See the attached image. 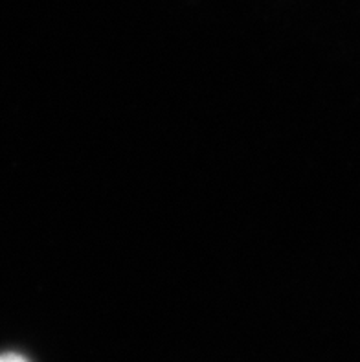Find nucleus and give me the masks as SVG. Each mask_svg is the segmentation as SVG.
I'll return each instance as SVG.
<instances>
[{
  "mask_svg": "<svg viewBox=\"0 0 360 362\" xmlns=\"http://www.w3.org/2000/svg\"><path fill=\"white\" fill-rule=\"evenodd\" d=\"M0 362H28L23 355L18 354H2L0 355Z\"/></svg>",
  "mask_w": 360,
  "mask_h": 362,
  "instance_id": "1",
  "label": "nucleus"
}]
</instances>
